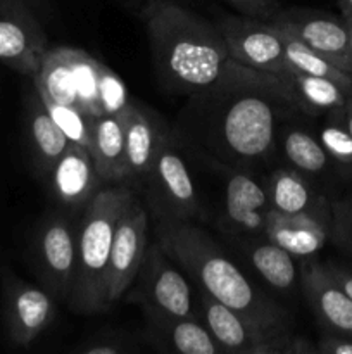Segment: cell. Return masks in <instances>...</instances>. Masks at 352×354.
<instances>
[{
  "label": "cell",
  "instance_id": "30bf717a",
  "mask_svg": "<svg viewBox=\"0 0 352 354\" xmlns=\"http://www.w3.org/2000/svg\"><path fill=\"white\" fill-rule=\"evenodd\" d=\"M269 23L283 33L306 44L313 50L320 52L335 66L352 75L349 30L342 16L311 7H282Z\"/></svg>",
  "mask_w": 352,
  "mask_h": 354
},
{
  "label": "cell",
  "instance_id": "f35d334b",
  "mask_svg": "<svg viewBox=\"0 0 352 354\" xmlns=\"http://www.w3.org/2000/svg\"><path fill=\"white\" fill-rule=\"evenodd\" d=\"M347 23V30H349V47H351L352 52V21H345Z\"/></svg>",
  "mask_w": 352,
  "mask_h": 354
},
{
  "label": "cell",
  "instance_id": "d590c367",
  "mask_svg": "<svg viewBox=\"0 0 352 354\" xmlns=\"http://www.w3.org/2000/svg\"><path fill=\"white\" fill-rule=\"evenodd\" d=\"M324 265H326L328 272L331 273V277L337 280L338 286H340L342 289L347 292V296L352 299V268H349V266L340 265V263H335V261L324 263Z\"/></svg>",
  "mask_w": 352,
  "mask_h": 354
},
{
  "label": "cell",
  "instance_id": "cb8c5ba5",
  "mask_svg": "<svg viewBox=\"0 0 352 354\" xmlns=\"http://www.w3.org/2000/svg\"><path fill=\"white\" fill-rule=\"evenodd\" d=\"M31 78L43 102L79 107L68 47L47 48L41 57L40 68Z\"/></svg>",
  "mask_w": 352,
  "mask_h": 354
},
{
  "label": "cell",
  "instance_id": "7c38bea8",
  "mask_svg": "<svg viewBox=\"0 0 352 354\" xmlns=\"http://www.w3.org/2000/svg\"><path fill=\"white\" fill-rule=\"evenodd\" d=\"M55 297L45 287L31 286L14 275L6 282V325L14 346L28 348L55 320Z\"/></svg>",
  "mask_w": 352,
  "mask_h": 354
},
{
  "label": "cell",
  "instance_id": "484cf974",
  "mask_svg": "<svg viewBox=\"0 0 352 354\" xmlns=\"http://www.w3.org/2000/svg\"><path fill=\"white\" fill-rule=\"evenodd\" d=\"M280 145L292 168L307 175H320L330 165L326 151L320 138L313 137L307 130L299 127H283L280 133Z\"/></svg>",
  "mask_w": 352,
  "mask_h": 354
},
{
  "label": "cell",
  "instance_id": "ffe728a7",
  "mask_svg": "<svg viewBox=\"0 0 352 354\" xmlns=\"http://www.w3.org/2000/svg\"><path fill=\"white\" fill-rule=\"evenodd\" d=\"M148 344L157 351L179 354H223L200 318L145 313Z\"/></svg>",
  "mask_w": 352,
  "mask_h": 354
},
{
  "label": "cell",
  "instance_id": "4dcf8cb0",
  "mask_svg": "<svg viewBox=\"0 0 352 354\" xmlns=\"http://www.w3.org/2000/svg\"><path fill=\"white\" fill-rule=\"evenodd\" d=\"M99 104L100 113L114 116H123L130 106L123 78L104 62L99 66Z\"/></svg>",
  "mask_w": 352,
  "mask_h": 354
},
{
  "label": "cell",
  "instance_id": "7402d4cb",
  "mask_svg": "<svg viewBox=\"0 0 352 354\" xmlns=\"http://www.w3.org/2000/svg\"><path fill=\"white\" fill-rule=\"evenodd\" d=\"M90 154L104 183H124L126 142L123 116L100 114L93 118Z\"/></svg>",
  "mask_w": 352,
  "mask_h": 354
},
{
  "label": "cell",
  "instance_id": "3957f363",
  "mask_svg": "<svg viewBox=\"0 0 352 354\" xmlns=\"http://www.w3.org/2000/svg\"><path fill=\"white\" fill-rule=\"evenodd\" d=\"M159 86L193 95L209 86L230 61L217 24L171 2L150 0L141 14Z\"/></svg>",
  "mask_w": 352,
  "mask_h": 354
},
{
  "label": "cell",
  "instance_id": "277c9868",
  "mask_svg": "<svg viewBox=\"0 0 352 354\" xmlns=\"http://www.w3.org/2000/svg\"><path fill=\"white\" fill-rule=\"evenodd\" d=\"M126 185L106 187L81 211L76 225V266L68 303L78 315H102L110 310L107 268L114 230L124 206L133 197Z\"/></svg>",
  "mask_w": 352,
  "mask_h": 354
},
{
  "label": "cell",
  "instance_id": "ac0fdd59",
  "mask_svg": "<svg viewBox=\"0 0 352 354\" xmlns=\"http://www.w3.org/2000/svg\"><path fill=\"white\" fill-rule=\"evenodd\" d=\"M124 142H126V180L124 185L141 189L157 154L166 123L145 107L130 102L123 114Z\"/></svg>",
  "mask_w": 352,
  "mask_h": 354
},
{
  "label": "cell",
  "instance_id": "603a6c76",
  "mask_svg": "<svg viewBox=\"0 0 352 354\" xmlns=\"http://www.w3.org/2000/svg\"><path fill=\"white\" fill-rule=\"evenodd\" d=\"M26 131L31 158L37 166V171L40 173L41 178H45V175L50 171L57 159L64 154L71 142L54 123L43 100L38 95L37 88L28 97Z\"/></svg>",
  "mask_w": 352,
  "mask_h": 354
},
{
  "label": "cell",
  "instance_id": "2e32d148",
  "mask_svg": "<svg viewBox=\"0 0 352 354\" xmlns=\"http://www.w3.org/2000/svg\"><path fill=\"white\" fill-rule=\"evenodd\" d=\"M52 197L59 206L71 211H83L106 183L95 168L90 149L69 144L45 175Z\"/></svg>",
  "mask_w": 352,
  "mask_h": 354
},
{
  "label": "cell",
  "instance_id": "5bb4252c",
  "mask_svg": "<svg viewBox=\"0 0 352 354\" xmlns=\"http://www.w3.org/2000/svg\"><path fill=\"white\" fill-rule=\"evenodd\" d=\"M47 52V38L40 24L17 0H0V61L33 76Z\"/></svg>",
  "mask_w": 352,
  "mask_h": 354
},
{
  "label": "cell",
  "instance_id": "8992f818",
  "mask_svg": "<svg viewBox=\"0 0 352 354\" xmlns=\"http://www.w3.org/2000/svg\"><path fill=\"white\" fill-rule=\"evenodd\" d=\"M141 190L155 220L193 221L202 213L182 144L168 124Z\"/></svg>",
  "mask_w": 352,
  "mask_h": 354
},
{
  "label": "cell",
  "instance_id": "74e56055",
  "mask_svg": "<svg viewBox=\"0 0 352 354\" xmlns=\"http://www.w3.org/2000/svg\"><path fill=\"white\" fill-rule=\"evenodd\" d=\"M337 3L342 10V17L345 21H352V0H337Z\"/></svg>",
  "mask_w": 352,
  "mask_h": 354
},
{
  "label": "cell",
  "instance_id": "6da1fadb",
  "mask_svg": "<svg viewBox=\"0 0 352 354\" xmlns=\"http://www.w3.org/2000/svg\"><path fill=\"white\" fill-rule=\"evenodd\" d=\"M285 75L230 61L200 92L188 95L173 131L192 154L223 169H252L280 145L286 121L300 114Z\"/></svg>",
  "mask_w": 352,
  "mask_h": 354
},
{
  "label": "cell",
  "instance_id": "f1b7e54d",
  "mask_svg": "<svg viewBox=\"0 0 352 354\" xmlns=\"http://www.w3.org/2000/svg\"><path fill=\"white\" fill-rule=\"evenodd\" d=\"M326 120L320 128L321 145L326 151L330 161L345 171H352V133L344 120V109L324 114Z\"/></svg>",
  "mask_w": 352,
  "mask_h": 354
},
{
  "label": "cell",
  "instance_id": "7a4b0ae2",
  "mask_svg": "<svg viewBox=\"0 0 352 354\" xmlns=\"http://www.w3.org/2000/svg\"><path fill=\"white\" fill-rule=\"evenodd\" d=\"M155 239L197 289L266 330L293 334V318L289 310L254 286L202 228L192 221L155 220Z\"/></svg>",
  "mask_w": 352,
  "mask_h": 354
},
{
  "label": "cell",
  "instance_id": "5b68a950",
  "mask_svg": "<svg viewBox=\"0 0 352 354\" xmlns=\"http://www.w3.org/2000/svg\"><path fill=\"white\" fill-rule=\"evenodd\" d=\"M200 320L221 351L231 354H317L316 344L300 335L275 334L197 289Z\"/></svg>",
  "mask_w": 352,
  "mask_h": 354
},
{
  "label": "cell",
  "instance_id": "52a82bcc",
  "mask_svg": "<svg viewBox=\"0 0 352 354\" xmlns=\"http://www.w3.org/2000/svg\"><path fill=\"white\" fill-rule=\"evenodd\" d=\"M135 282L137 289L130 301L141 304L145 313L200 318L199 297L193 296L188 277L157 241L147 248Z\"/></svg>",
  "mask_w": 352,
  "mask_h": 354
},
{
  "label": "cell",
  "instance_id": "836d02e7",
  "mask_svg": "<svg viewBox=\"0 0 352 354\" xmlns=\"http://www.w3.org/2000/svg\"><path fill=\"white\" fill-rule=\"evenodd\" d=\"M230 3L238 14L255 19L271 21L275 14L282 9L278 0H224Z\"/></svg>",
  "mask_w": 352,
  "mask_h": 354
},
{
  "label": "cell",
  "instance_id": "e575fe53",
  "mask_svg": "<svg viewBox=\"0 0 352 354\" xmlns=\"http://www.w3.org/2000/svg\"><path fill=\"white\" fill-rule=\"evenodd\" d=\"M316 348L317 354H352V337L323 330V334L317 339Z\"/></svg>",
  "mask_w": 352,
  "mask_h": 354
},
{
  "label": "cell",
  "instance_id": "ba28073f",
  "mask_svg": "<svg viewBox=\"0 0 352 354\" xmlns=\"http://www.w3.org/2000/svg\"><path fill=\"white\" fill-rule=\"evenodd\" d=\"M33 263L41 286L55 297L68 301L76 266V225L62 213H52L35 232Z\"/></svg>",
  "mask_w": 352,
  "mask_h": 354
},
{
  "label": "cell",
  "instance_id": "4fadbf2b",
  "mask_svg": "<svg viewBox=\"0 0 352 354\" xmlns=\"http://www.w3.org/2000/svg\"><path fill=\"white\" fill-rule=\"evenodd\" d=\"M224 207L219 227L226 237H257L264 235L269 209L266 187L248 169H224Z\"/></svg>",
  "mask_w": 352,
  "mask_h": 354
},
{
  "label": "cell",
  "instance_id": "44dd1931",
  "mask_svg": "<svg viewBox=\"0 0 352 354\" xmlns=\"http://www.w3.org/2000/svg\"><path fill=\"white\" fill-rule=\"evenodd\" d=\"M271 209L286 214L331 218V203L313 189L307 176L295 168H278L264 183Z\"/></svg>",
  "mask_w": 352,
  "mask_h": 354
},
{
  "label": "cell",
  "instance_id": "8d00e7d4",
  "mask_svg": "<svg viewBox=\"0 0 352 354\" xmlns=\"http://www.w3.org/2000/svg\"><path fill=\"white\" fill-rule=\"evenodd\" d=\"M344 120L345 124H347L349 131L352 133V92L347 95V100H345L344 106Z\"/></svg>",
  "mask_w": 352,
  "mask_h": 354
},
{
  "label": "cell",
  "instance_id": "4316f807",
  "mask_svg": "<svg viewBox=\"0 0 352 354\" xmlns=\"http://www.w3.org/2000/svg\"><path fill=\"white\" fill-rule=\"evenodd\" d=\"M283 33V31H282ZM283 40H285V57L289 68L297 69L300 73L313 76H321V78H330L333 82L340 83L347 90L352 92V75L344 71L338 66H335L330 59L321 55L320 52L313 50L302 44L297 38L290 37V35L283 33Z\"/></svg>",
  "mask_w": 352,
  "mask_h": 354
},
{
  "label": "cell",
  "instance_id": "f546056e",
  "mask_svg": "<svg viewBox=\"0 0 352 354\" xmlns=\"http://www.w3.org/2000/svg\"><path fill=\"white\" fill-rule=\"evenodd\" d=\"M47 107L48 114L52 116L54 123L57 124L59 130L66 135L71 144L83 145L90 149L92 144V124L93 118L83 113L76 106H66V104L55 102H43Z\"/></svg>",
  "mask_w": 352,
  "mask_h": 354
},
{
  "label": "cell",
  "instance_id": "1f68e13d",
  "mask_svg": "<svg viewBox=\"0 0 352 354\" xmlns=\"http://www.w3.org/2000/svg\"><path fill=\"white\" fill-rule=\"evenodd\" d=\"M330 239L352 259V196L331 203Z\"/></svg>",
  "mask_w": 352,
  "mask_h": 354
},
{
  "label": "cell",
  "instance_id": "ab89813d",
  "mask_svg": "<svg viewBox=\"0 0 352 354\" xmlns=\"http://www.w3.org/2000/svg\"><path fill=\"white\" fill-rule=\"evenodd\" d=\"M17 2H21V3H24V2H28V0H17Z\"/></svg>",
  "mask_w": 352,
  "mask_h": 354
},
{
  "label": "cell",
  "instance_id": "83f0119b",
  "mask_svg": "<svg viewBox=\"0 0 352 354\" xmlns=\"http://www.w3.org/2000/svg\"><path fill=\"white\" fill-rule=\"evenodd\" d=\"M72 75H75L76 92H78L79 109L88 116H100L99 104V66L100 61L86 54L81 48L68 47Z\"/></svg>",
  "mask_w": 352,
  "mask_h": 354
},
{
  "label": "cell",
  "instance_id": "d4e9b609",
  "mask_svg": "<svg viewBox=\"0 0 352 354\" xmlns=\"http://www.w3.org/2000/svg\"><path fill=\"white\" fill-rule=\"evenodd\" d=\"M286 80L292 85L300 111L307 116H321L344 109L351 90L330 78L306 75L297 69L286 68Z\"/></svg>",
  "mask_w": 352,
  "mask_h": 354
},
{
  "label": "cell",
  "instance_id": "d6a6232c",
  "mask_svg": "<svg viewBox=\"0 0 352 354\" xmlns=\"http://www.w3.org/2000/svg\"><path fill=\"white\" fill-rule=\"evenodd\" d=\"M76 351L81 354H126L138 349L131 346L130 341H124L123 335L106 334L104 337H95L86 344L78 346Z\"/></svg>",
  "mask_w": 352,
  "mask_h": 354
},
{
  "label": "cell",
  "instance_id": "9c48e42d",
  "mask_svg": "<svg viewBox=\"0 0 352 354\" xmlns=\"http://www.w3.org/2000/svg\"><path fill=\"white\" fill-rule=\"evenodd\" d=\"M228 55L233 61L259 71L285 75V40L283 33L269 21L248 16H223L217 21Z\"/></svg>",
  "mask_w": 352,
  "mask_h": 354
},
{
  "label": "cell",
  "instance_id": "9a60e30c",
  "mask_svg": "<svg viewBox=\"0 0 352 354\" xmlns=\"http://www.w3.org/2000/svg\"><path fill=\"white\" fill-rule=\"evenodd\" d=\"M300 289L321 330L352 337V299L324 263L313 258L300 259Z\"/></svg>",
  "mask_w": 352,
  "mask_h": 354
},
{
  "label": "cell",
  "instance_id": "d6986e66",
  "mask_svg": "<svg viewBox=\"0 0 352 354\" xmlns=\"http://www.w3.org/2000/svg\"><path fill=\"white\" fill-rule=\"evenodd\" d=\"M331 218L314 214H286L269 209L264 237L295 258H313L330 239Z\"/></svg>",
  "mask_w": 352,
  "mask_h": 354
},
{
  "label": "cell",
  "instance_id": "8fae6325",
  "mask_svg": "<svg viewBox=\"0 0 352 354\" xmlns=\"http://www.w3.org/2000/svg\"><path fill=\"white\" fill-rule=\"evenodd\" d=\"M148 214L137 197L124 206L116 225L107 268V297L113 306L133 286L148 248Z\"/></svg>",
  "mask_w": 352,
  "mask_h": 354
},
{
  "label": "cell",
  "instance_id": "e0dca14e",
  "mask_svg": "<svg viewBox=\"0 0 352 354\" xmlns=\"http://www.w3.org/2000/svg\"><path fill=\"white\" fill-rule=\"evenodd\" d=\"M238 258L261 277L269 289L282 294H290L300 283V266L295 256L280 245L273 244L264 235L257 237H228Z\"/></svg>",
  "mask_w": 352,
  "mask_h": 354
}]
</instances>
